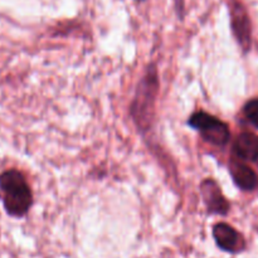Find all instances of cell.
Here are the masks:
<instances>
[{
	"mask_svg": "<svg viewBox=\"0 0 258 258\" xmlns=\"http://www.w3.org/2000/svg\"><path fill=\"white\" fill-rule=\"evenodd\" d=\"M0 191L5 212L9 216L20 218L29 212L33 204V194L19 170L8 169L0 174Z\"/></svg>",
	"mask_w": 258,
	"mask_h": 258,
	"instance_id": "obj_1",
	"label": "cell"
},
{
	"mask_svg": "<svg viewBox=\"0 0 258 258\" xmlns=\"http://www.w3.org/2000/svg\"><path fill=\"white\" fill-rule=\"evenodd\" d=\"M159 91L158 71L155 64L149 66L145 76L140 80L135 98L130 107L133 120L141 133H146L151 127L154 118V106Z\"/></svg>",
	"mask_w": 258,
	"mask_h": 258,
	"instance_id": "obj_2",
	"label": "cell"
},
{
	"mask_svg": "<svg viewBox=\"0 0 258 258\" xmlns=\"http://www.w3.org/2000/svg\"><path fill=\"white\" fill-rule=\"evenodd\" d=\"M189 125L198 130L204 140L213 145L224 146L231 139L228 125L204 111L193 113L189 118Z\"/></svg>",
	"mask_w": 258,
	"mask_h": 258,
	"instance_id": "obj_3",
	"label": "cell"
},
{
	"mask_svg": "<svg viewBox=\"0 0 258 258\" xmlns=\"http://www.w3.org/2000/svg\"><path fill=\"white\" fill-rule=\"evenodd\" d=\"M231 27L237 42L244 53H247L252 44V25L246 8L238 0L229 2Z\"/></svg>",
	"mask_w": 258,
	"mask_h": 258,
	"instance_id": "obj_4",
	"label": "cell"
},
{
	"mask_svg": "<svg viewBox=\"0 0 258 258\" xmlns=\"http://www.w3.org/2000/svg\"><path fill=\"white\" fill-rule=\"evenodd\" d=\"M201 194L209 213L221 214V216L228 214L231 204L227 201L226 197L223 196L216 180L206 179V180L202 181Z\"/></svg>",
	"mask_w": 258,
	"mask_h": 258,
	"instance_id": "obj_5",
	"label": "cell"
},
{
	"mask_svg": "<svg viewBox=\"0 0 258 258\" xmlns=\"http://www.w3.org/2000/svg\"><path fill=\"white\" fill-rule=\"evenodd\" d=\"M213 237L221 249L231 253L242 252L246 247L244 239L236 229L227 223H218L213 227Z\"/></svg>",
	"mask_w": 258,
	"mask_h": 258,
	"instance_id": "obj_6",
	"label": "cell"
},
{
	"mask_svg": "<svg viewBox=\"0 0 258 258\" xmlns=\"http://www.w3.org/2000/svg\"><path fill=\"white\" fill-rule=\"evenodd\" d=\"M233 150L241 160L258 163V136L252 133L241 134L234 141Z\"/></svg>",
	"mask_w": 258,
	"mask_h": 258,
	"instance_id": "obj_7",
	"label": "cell"
},
{
	"mask_svg": "<svg viewBox=\"0 0 258 258\" xmlns=\"http://www.w3.org/2000/svg\"><path fill=\"white\" fill-rule=\"evenodd\" d=\"M229 171L233 178V181L239 189L246 191H251L257 185V175L248 165L239 161H232L229 166Z\"/></svg>",
	"mask_w": 258,
	"mask_h": 258,
	"instance_id": "obj_8",
	"label": "cell"
},
{
	"mask_svg": "<svg viewBox=\"0 0 258 258\" xmlns=\"http://www.w3.org/2000/svg\"><path fill=\"white\" fill-rule=\"evenodd\" d=\"M243 113L244 116H246L247 120L258 128V98L249 100L248 102L244 105Z\"/></svg>",
	"mask_w": 258,
	"mask_h": 258,
	"instance_id": "obj_9",
	"label": "cell"
},
{
	"mask_svg": "<svg viewBox=\"0 0 258 258\" xmlns=\"http://www.w3.org/2000/svg\"><path fill=\"white\" fill-rule=\"evenodd\" d=\"M138 2H144V0H138Z\"/></svg>",
	"mask_w": 258,
	"mask_h": 258,
	"instance_id": "obj_10",
	"label": "cell"
}]
</instances>
